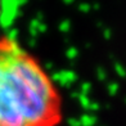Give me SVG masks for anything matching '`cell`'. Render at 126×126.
<instances>
[{
	"label": "cell",
	"mask_w": 126,
	"mask_h": 126,
	"mask_svg": "<svg viewBox=\"0 0 126 126\" xmlns=\"http://www.w3.org/2000/svg\"><path fill=\"white\" fill-rule=\"evenodd\" d=\"M63 99L47 70L13 36L0 37V126H59Z\"/></svg>",
	"instance_id": "1"
},
{
	"label": "cell",
	"mask_w": 126,
	"mask_h": 126,
	"mask_svg": "<svg viewBox=\"0 0 126 126\" xmlns=\"http://www.w3.org/2000/svg\"><path fill=\"white\" fill-rule=\"evenodd\" d=\"M0 1H1V0H0Z\"/></svg>",
	"instance_id": "2"
}]
</instances>
